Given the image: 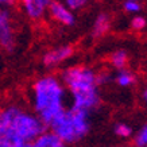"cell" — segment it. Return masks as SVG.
<instances>
[{"instance_id":"obj_1","label":"cell","mask_w":147,"mask_h":147,"mask_svg":"<svg viewBox=\"0 0 147 147\" xmlns=\"http://www.w3.org/2000/svg\"><path fill=\"white\" fill-rule=\"evenodd\" d=\"M67 90L58 76L43 74L38 77L30 88L32 112L47 127L66 109Z\"/></svg>"},{"instance_id":"obj_2","label":"cell","mask_w":147,"mask_h":147,"mask_svg":"<svg viewBox=\"0 0 147 147\" xmlns=\"http://www.w3.org/2000/svg\"><path fill=\"white\" fill-rule=\"evenodd\" d=\"M61 81L71 98V108L90 113L100 105L97 71L85 65H73L61 73Z\"/></svg>"},{"instance_id":"obj_3","label":"cell","mask_w":147,"mask_h":147,"mask_svg":"<svg viewBox=\"0 0 147 147\" xmlns=\"http://www.w3.org/2000/svg\"><path fill=\"white\" fill-rule=\"evenodd\" d=\"M49 131L66 146L81 142L90 131L89 113L74 108H66L49 125Z\"/></svg>"},{"instance_id":"obj_4","label":"cell","mask_w":147,"mask_h":147,"mask_svg":"<svg viewBox=\"0 0 147 147\" xmlns=\"http://www.w3.org/2000/svg\"><path fill=\"white\" fill-rule=\"evenodd\" d=\"M24 108L11 104L0 108V147H15L26 143L23 129Z\"/></svg>"},{"instance_id":"obj_5","label":"cell","mask_w":147,"mask_h":147,"mask_svg":"<svg viewBox=\"0 0 147 147\" xmlns=\"http://www.w3.org/2000/svg\"><path fill=\"white\" fill-rule=\"evenodd\" d=\"M74 54V49L70 45H61L51 47L47 51H45L42 57V65L46 69H55L61 66L62 63L69 61Z\"/></svg>"},{"instance_id":"obj_6","label":"cell","mask_w":147,"mask_h":147,"mask_svg":"<svg viewBox=\"0 0 147 147\" xmlns=\"http://www.w3.org/2000/svg\"><path fill=\"white\" fill-rule=\"evenodd\" d=\"M53 0H16L22 12L32 22H40L47 15V9Z\"/></svg>"},{"instance_id":"obj_7","label":"cell","mask_w":147,"mask_h":147,"mask_svg":"<svg viewBox=\"0 0 147 147\" xmlns=\"http://www.w3.org/2000/svg\"><path fill=\"white\" fill-rule=\"evenodd\" d=\"M47 15L53 22H55L59 26L70 27L76 24L74 12H71L69 8H66L61 0H53L51 1V4L47 9Z\"/></svg>"},{"instance_id":"obj_8","label":"cell","mask_w":147,"mask_h":147,"mask_svg":"<svg viewBox=\"0 0 147 147\" xmlns=\"http://www.w3.org/2000/svg\"><path fill=\"white\" fill-rule=\"evenodd\" d=\"M16 46H18L16 31L12 20H9L0 27V50L5 53H13Z\"/></svg>"},{"instance_id":"obj_9","label":"cell","mask_w":147,"mask_h":147,"mask_svg":"<svg viewBox=\"0 0 147 147\" xmlns=\"http://www.w3.org/2000/svg\"><path fill=\"white\" fill-rule=\"evenodd\" d=\"M112 19L107 12H100L94 18V22L92 24V36L93 38H101L105 34H108V31L111 30Z\"/></svg>"},{"instance_id":"obj_10","label":"cell","mask_w":147,"mask_h":147,"mask_svg":"<svg viewBox=\"0 0 147 147\" xmlns=\"http://www.w3.org/2000/svg\"><path fill=\"white\" fill-rule=\"evenodd\" d=\"M30 147H67V146L61 139H58L53 132L46 129L45 132H42L38 138H35L30 143Z\"/></svg>"},{"instance_id":"obj_11","label":"cell","mask_w":147,"mask_h":147,"mask_svg":"<svg viewBox=\"0 0 147 147\" xmlns=\"http://www.w3.org/2000/svg\"><path fill=\"white\" fill-rule=\"evenodd\" d=\"M112 80L115 81V84L120 88H131L132 85L136 82V76L132 70L129 69H123V70H117L115 76L112 77Z\"/></svg>"},{"instance_id":"obj_12","label":"cell","mask_w":147,"mask_h":147,"mask_svg":"<svg viewBox=\"0 0 147 147\" xmlns=\"http://www.w3.org/2000/svg\"><path fill=\"white\" fill-rule=\"evenodd\" d=\"M109 65H111L116 71L127 69V65H128V53L123 49L115 50V51L111 53V55H109Z\"/></svg>"},{"instance_id":"obj_13","label":"cell","mask_w":147,"mask_h":147,"mask_svg":"<svg viewBox=\"0 0 147 147\" xmlns=\"http://www.w3.org/2000/svg\"><path fill=\"white\" fill-rule=\"evenodd\" d=\"M113 134L120 139H128L134 135V131H132V127L124 121H117L113 125Z\"/></svg>"},{"instance_id":"obj_14","label":"cell","mask_w":147,"mask_h":147,"mask_svg":"<svg viewBox=\"0 0 147 147\" xmlns=\"http://www.w3.org/2000/svg\"><path fill=\"white\" fill-rule=\"evenodd\" d=\"M134 144L135 147H143L147 146V123L143 124L140 128L135 132L134 135Z\"/></svg>"},{"instance_id":"obj_15","label":"cell","mask_w":147,"mask_h":147,"mask_svg":"<svg viewBox=\"0 0 147 147\" xmlns=\"http://www.w3.org/2000/svg\"><path fill=\"white\" fill-rule=\"evenodd\" d=\"M61 1L65 4L66 8H69L71 12H74V11H80L84 8L89 0H61Z\"/></svg>"},{"instance_id":"obj_16","label":"cell","mask_w":147,"mask_h":147,"mask_svg":"<svg viewBox=\"0 0 147 147\" xmlns=\"http://www.w3.org/2000/svg\"><path fill=\"white\" fill-rule=\"evenodd\" d=\"M123 8H124L125 12L136 15V13L140 12L142 5H140V1H138V0H125L123 3Z\"/></svg>"},{"instance_id":"obj_17","label":"cell","mask_w":147,"mask_h":147,"mask_svg":"<svg viewBox=\"0 0 147 147\" xmlns=\"http://www.w3.org/2000/svg\"><path fill=\"white\" fill-rule=\"evenodd\" d=\"M131 28L132 30H135V31H142L143 28L146 27L147 22L146 19L143 18V16H140V15H134V18L131 19Z\"/></svg>"},{"instance_id":"obj_18","label":"cell","mask_w":147,"mask_h":147,"mask_svg":"<svg viewBox=\"0 0 147 147\" xmlns=\"http://www.w3.org/2000/svg\"><path fill=\"white\" fill-rule=\"evenodd\" d=\"M111 80H112V76L109 74V73H108V71H97V82H98V86L108 84V82H109Z\"/></svg>"},{"instance_id":"obj_19","label":"cell","mask_w":147,"mask_h":147,"mask_svg":"<svg viewBox=\"0 0 147 147\" xmlns=\"http://www.w3.org/2000/svg\"><path fill=\"white\" fill-rule=\"evenodd\" d=\"M9 20H12L9 9H8V8H3V7H0V27L3 26L4 23L9 22Z\"/></svg>"},{"instance_id":"obj_20","label":"cell","mask_w":147,"mask_h":147,"mask_svg":"<svg viewBox=\"0 0 147 147\" xmlns=\"http://www.w3.org/2000/svg\"><path fill=\"white\" fill-rule=\"evenodd\" d=\"M15 4H16V0H0V7L3 8H11Z\"/></svg>"},{"instance_id":"obj_21","label":"cell","mask_w":147,"mask_h":147,"mask_svg":"<svg viewBox=\"0 0 147 147\" xmlns=\"http://www.w3.org/2000/svg\"><path fill=\"white\" fill-rule=\"evenodd\" d=\"M142 98H143V101H144V104L147 105V86L144 88V90H143V93H142Z\"/></svg>"},{"instance_id":"obj_22","label":"cell","mask_w":147,"mask_h":147,"mask_svg":"<svg viewBox=\"0 0 147 147\" xmlns=\"http://www.w3.org/2000/svg\"><path fill=\"white\" fill-rule=\"evenodd\" d=\"M15 147H30V143H19Z\"/></svg>"},{"instance_id":"obj_23","label":"cell","mask_w":147,"mask_h":147,"mask_svg":"<svg viewBox=\"0 0 147 147\" xmlns=\"http://www.w3.org/2000/svg\"><path fill=\"white\" fill-rule=\"evenodd\" d=\"M0 67H1V50H0Z\"/></svg>"},{"instance_id":"obj_24","label":"cell","mask_w":147,"mask_h":147,"mask_svg":"<svg viewBox=\"0 0 147 147\" xmlns=\"http://www.w3.org/2000/svg\"><path fill=\"white\" fill-rule=\"evenodd\" d=\"M113 147H124V146H113Z\"/></svg>"},{"instance_id":"obj_25","label":"cell","mask_w":147,"mask_h":147,"mask_svg":"<svg viewBox=\"0 0 147 147\" xmlns=\"http://www.w3.org/2000/svg\"><path fill=\"white\" fill-rule=\"evenodd\" d=\"M143 147H147V146H143Z\"/></svg>"},{"instance_id":"obj_26","label":"cell","mask_w":147,"mask_h":147,"mask_svg":"<svg viewBox=\"0 0 147 147\" xmlns=\"http://www.w3.org/2000/svg\"><path fill=\"white\" fill-rule=\"evenodd\" d=\"M138 1H139V0H138Z\"/></svg>"}]
</instances>
